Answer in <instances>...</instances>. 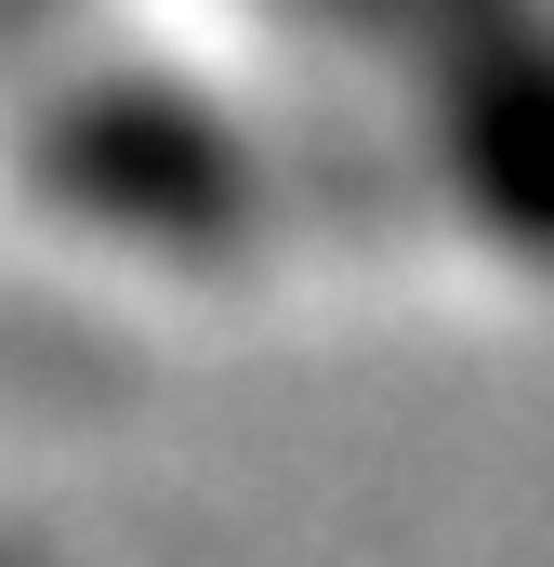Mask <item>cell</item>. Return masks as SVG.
<instances>
[{"label": "cell", "mask_w": 554, "mask_h": 567, "mask_svg": "<svg viewBox=\"0 0 554 567\" xmlns=\"http://www.w3.org/2000/svg\"><path fill=\"white\" fill-rule=\"evenodd\" d=\"M0 567H27V555H0Z\"/></svg>", "instance_id": "6da1fadb"}]
</instances>
